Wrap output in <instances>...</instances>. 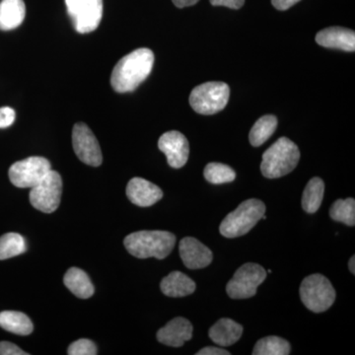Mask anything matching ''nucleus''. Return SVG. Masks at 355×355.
Masks as SVG:
<instances>
[{
    "label": "nucleus",
    "mask_w": 355,
    "mask_h": 355,
    "mask_svg": "<svg viewBox=\"0 0 355 355\" xmlns=\"http://www.w3.org/2000/svg\"><path fill=\"white\" fill-rule=\"evenodd\" d=\"M153 64V51L141 48L132 51L114 67L111 76L112 87L118 93L132 92L149 76Z\"/></svg>",
    "instance_id": "nucleus-1"
},
{
    "label": "nucleus",
    "mask_w": 355,
    "mask_h": 355,
    "mask_svg": "<svg viewBox=\"0 0 355 355\" xmlns=\"http://www.w3.org/2000/svg\"><path fill=\"white\" fill-rule=\"evenodd\" d=\"M123 244L133 257L163 260L174 249L176 236L168 231H139L127 236Z\"/></svg>",
    "instance_id": "nucleus-2"
},
{
    "label": "nucleus",
    "mask_w": 355,
    "mask_h": 355,
    "mask_svg": "<svg viewBox=\"0 0 355 355\" xmlns=\"http://www.w3.org/2000/svg\"><path fill=\"white\" fill-rule=\"evenodd\" d=\"M300 159L298 146L287 137H280L263 154L261 174L268 179H277L295 169Z\"/></svg>",
    "instance_id": "nucleus-3"
},
{
    "label": "nucleus",
    "mask_w": 355,
    "mask_h": 355,
    "mask_svg": "<svg viewBox=\"0 0 355 355\" xmlns=\"http://www.w3.org/2000/svg\"><path fill=\"white\" fill-rule=\"evenodd\" d=\"M265 212L266 205L261 200L256 198L245 200L223 219L219 231L222 236L230 239L241 237L257 225Z\"/></svg>",
    "instance_id": "nucleus-4"
},
{
    "label": "nucleus",
    "mask_w": 355,
    "mask_h": 355,
    "mask_svg": "<svg viewBox=\"0 0 355 355\" xmlns=\"http://www.w3.org/2000/svg\"><path fill=\"white\" fill-rule=\"evenodd\" d=\"M300 298L307 309L322 313L330 309L335 302L336 291L330 280L320 273H315L303 279Z\"/></svg>",
    "instance_id": "nucleus-5"
},
{
    "label": "nucleus",
    "mask_w": 355,
    "mask_h": 355,
    "mask_svg": "<svg viewBox=\"0 0 355 355\" xmlns=\"http://www.w3.org/2000/svg\"><path fill=\"white\" fill-rule=\"evenodd\" d=\"M230 88L224 83H203L193 88L190 96L191 108L200 114H214L225 108Z\"/></svg>",
    "instance_id": "nucleus-6"
},
{
    "label": "nucleus",
    "mask_w": 355,
    "mask_h": 355,
    "mask_svg": "<svg viewBox=\"0 0 355 355\" xmlns=\"http://www.w3.org/2000/svg\"><path fill=\"white\" fill-rule=\"evenodd\" d=\"M266 272L258 263H247L238 268L226 286V292L232 299H247L256 295L258 287L265 282Z\"/></svg>",
    "instance_id": "nucleus-7"
},
{
    "label": "nucleus",
    "mask_w": 355,
    "mask_h": 355,
    "mask_svg": "<svg viewBox=\"0 0 355 355\" xmlns=\"http://www.w3.org/2000/svg\"><path fill=\"white\" fill-rule=\"evenodd\" d=\"M31 189L30 202L35 209L44 214H51L58 209L62 198V180L57 171L51 170Z\"/></svg>",
    "instance_id": "nucleus-8"
},
{
    "label": "nucleus",
    "mask_w": 355,
    "mask_h": 355,
    "mask_svg": "<svg viewBox=\"0 0 355 355\" xmlns=\"http://www.w3.org/2000/svg\"><path fill=\"white\" fill-rule=\"evenodd\" d=\"M67 13L80 34L95 31L103 16V0H65Z\"/></svg>",
    "instance_id": "nucleus-9"
},
{
    "label": "nucleus",
    "mask_w": 355,
    "mask_h": 355,
    "mask_svg": "<svg viewBox=\"0 0 355 355\" xmlns=\"http://www.w3.org/2000/svg\"><path fill=\"white\" fill-rule=\"evenodd\" d=\"M48 159L34 156L14 163L9 169V179L17 188H33L51 171Z\"/></svg>",
    "instance_id": "nucleus-10"
},
{
    "label": "nucleus",
    "mask_w": 355,
    "mask_h": 355,
    "mask_svg": "<svg viewBox=\"0 0 355 355\" xmlns=\"http://www.w3.org/2000/svg\"><path fill=\"white\" fill-rule=\"evenodd\" d=\"M72 146L74 153L81 162L92 167L102 164L103 156L99 142L84 123H77L72 130Z\"/></svg>",
    "instance_id": "nucleus-11"
},
{
    "label": "nucleus",
    "mask_w": 355,
    "mask_h": 355,
    "mask_svg": "<svg viewBox=\"0 0 355 355\" xmlns=\"http://www.w3.org/2000/svg\"><path fill=\"white\" fill-rule=\"evenodd\" d=\"M158 147L167 157L170 167L180 169L188 162L190 146L183 133L177 130L165 132L159 139Z\"/></svg>",
    "instance_id": "nucleus-12"
},
{
    "label": "nucleus",
    "mask_w": 355,
    "mask_h": 355,
    "mask_svg": "<svg viewBox=\"0 0 355 355\" xmlns=\"http://www.w3.org/2000/svg\"><path fill=\"white\" fill-rule=\"evenodd\" d=\"M180 256L190 270H200L211 263L214 254L209 248L193 237H186L179 244Z\"/></svg>",
    "instance_id": "nucleus-13"
},
{
    "label": "nucleus",
    "mask_w": 355,
    "mask_h": 355,
    "mask_svg": "<svg viewBox=\"0 0 355 355\" xmlns=\"http://www.w3.org/2000/svg\"><path fill=\"white\" fill-rule=\"evenodd\" d=\"M128 200L140 207H149L163 198V191L158 186L142 179L133 178L127 186Z\"/></svg>",
    "instance_id": "nucleus-14"
},
{
    "label": "nucleus",
    "mask_w": 355,
    "mask_h": 355,
    "mask_svg": "<svg viewBox=\"0 0 355 355\" xmlns=\"http://www.w3.org/2000/svg\"><path fill=\"white\" fill-rule=\"evenodd\" d=\"M193 324L189 320L177 317L157 331V340L168 347H183L193 338Z\"/></svg>",
    "instance_id": "nucleus-15"
},
{
    "label": "nucleus",
    "mask_w": 355,
    "mask_h": 355,
    "mask_svg": "<svg viewBox=\"0 0 355 355\" xmlns=\"http://www.w3.org/2000/svg\"><path fill=\"white\" fill-rule=\"evenodd\" d=\"M316 42L324 48L355 51L354 31L343 27H330L322 30L317 34Z\"/></svg>",
    "instance_id": "nucleus-16"
},
{
    "label": "nucleus",
    "mask_w": 355,
    "mask_h": 355,
    "mask_svg": "<svg viewBox=\"0 0 355 355\" xmlns=\"http://www.w3.org/2000/svg\"><path fill=\"white\" fill-rule=\"evenodd\" d=\"M243 327L228 318H222L209 329L210 340L222 347H230L241 338Z\"/></svg>",
    "instance_id": "nucleus-17"
},
{
    "label": "nucleus",
    "mask_w": 355,
    "mask_h": 355,
    "mask_svg": "<svg viewBox=\"0 0 355 355\" xmlns=\"http://www.w3.org/2000/svg\"><path fill=\"white\" fill-rule=\"evenodd\" d=\"M196 284L188 275L181 272H173L161 282L163 294L169 297H184L196 291Z\"/></svg>",
    "instance_id": "nucleus-18"
},
{
    "label": "nucleus",
    "mask_w": 355,
    "mask_h": 355,
    "mask_svg": "<svg viewBox=\"0 0 355 355\" xmlns=\"http://www.w3.org/2000/svg\"><path fill=\"white\" fill-rule=\"evenodd\" d=\"M26 16L23 0H2L0 2V30L10 31L22 24Z\"/></svg>",
    "instance_id": "nucleus-19"
},
{
    "label": "nucleus",
    "mask_w": 355,
    "mask_h": 355,
    "mask_svg": "<svg viewBox=\"0 0 355 355\" xmlns=\"http://www.w3.org/2000/svg\"><path fill=\"white\" fill-rule=\"evenodd\" d=\"M65 286L78 298L87 299L94 294L95 288L87 273L78 268H71L65 273Z\"/></svg>",
    "instance_id": "nucleus-20"
},
{
    "label": "nucleus",
    "mask_w": 355,
    "mask_h": 355,
    "mask_svg": "<svg viewBox=\"0 0 355 355\" xmlns=\"http://www.w3.org/2000/svg\"><path fill=\"white\" fill-rule=\"evenodd\" d=\"M0 327L9 333L19 336L30 335L34 330L30 318L17 311H3L0 313Z\"/></svg>",
    "instance_id": "nucleus-21"
},
{
    "label": "nucleus",
    "mask_w": 355,
    "mask_h": 355,
    "mask_svg": "<svg viewBox=\"0 0 355 355\" xmlns=\"http://www.w3.org/2000/svg\"><path fill=\"white\" fill-rule=\"evenodd\" d=\"M324 193L323 180L315 177L306 186L302 196V207L307 214H315L321 207Z\"/></svg>",
    "instance_id": "nucleus-22"
},
{
    "label": "nucleus",
    "mask_w": 355,
    "mask_h": 355,
    "mask_svg": "<svg viewBox=\"0 0 355 355\" xmlns=\"http://www.w3.org/2000/svg\"><path fill=\"white\" fill-rule=\"evenodd\" d=\"M277 118L272 114L261 116L254 123L249 135L250 144L254 147L261 146L275 133L277 128Z\"/></svg>",
    "instance_id": "nucleus-23"
},
{
    "label": "nucleus",
    "mask_w": 355,
    "mask_h": 355,
    "mask_svg": "<svg viewBox=\"0 0 355 355\" xmlns=\"http://www.w3.org/2000/svg\"><path fill=\"white\" fill-rule=\"evenodd\" d=\"M291 343L279 336H270L261 338L254 345V355H288Z\"/></svg>",
    "instance_id": "nucleus-24"
},
{
    "label": "nucleus",
    "mask_w": 355,
    "mask_h": 355,
    "mask_svg": "<svg viewBox=\"0 0 355 355\" xmlns=\"http://www.w3.org/2000/svg\"><path fill=\"white\" fill-rule=\"evenodd\" d=\"M26 250V240L18 233H6L0 237V260L19 256L24 254Z\"/></svg>",
    "instance_id": "nucleus-25"
},
{
    "label": "nucleus",
    "mask_w": 355,
    "mask_h": 355,
    "mask_svg": "<svg viewBox=\"0 0 355 355\" xmlns=\"http://www.w3.org/2000/svg\"><path fill=\"white\" fill-rule=\"evenodd\" d=\"M331 219L342 222L347 226H354L355 224V200L354 198L338 200L333 203L330 209Z\"/></svg>",
    "instance_id": "nucleus-26"
},
{
    "label": "nucleus",
    "mask_w": 355,
    "mask_h": 355,
    "mask_svg": "<svg viewBox=\"0 0 355 355\" xmlns=\"http://www.w3.org/2000/svg\"><path fill=\"white\" fill-rule=\"evenodd\" d=\"M203 175L207 182L214 184L231 183L236 178L234 170L221 163H209L205 168Z\"/></svg>",
    "instance_id": "nucleus-27"
},
{
    "label": "nucleus",
    "mask_w": 355,
    "mask_h": 355,
    "mask_svg": "<svg viewBox=\"0 0 355 355\" xmlns=\"http://www.w3.org/2000/svg\"><path fill=\"white\" fill-rule=\"evenodd\" d=\"M67 354L69 355H96L98 352L97 347L92 340L81 338L69 345Z\"/></svg>",
    "instance_id": "nucleus-28"
},
{
    "label": "nucleus",
    "mask_w": 355,
    "mask_h": 355,
    "mask_svg": "<svg viewBox=\"0 0 355 355\" xmlns=\"http://www.w3.org/2000/svg\"><path fill=\"white\" fill-rule=\"evenodd\" d=\"M15 111L10 107L0 108V128L10 127L15 121Z\"/></svg>",
    "instance_id": "nucleus-29"
},
{
    "label": "nucleus",
    "mask_w": 355,
    "mask_h": 355,
    "mask_svg": "<svg viewBox=\"0 0 355 355\" xmlns=\"http://www.w3.org/2000/svg\"><path fill=\"white\" fill-rule=\"evenodd\" d=\"M27 352H23L20 347L12 343H0V355H28Z\"/></svg>",
    "instance_id": "nucleus-30"
},
{
    "label": "nucleus",
    "mask_w": 355,
    "mask_h": 355,
    "mask_svg": "<svg viewBox=\"0 0 355 355\" xmlns=\"http://www.w3.org/2000/svg\"><path fill=\"white\" fill-rule=\"evenodd\" d=\"M211 6H225L231 9H240L244 6L245 0H209Z\"/></svg>",
    "instance_id": "nucleus-31"
},
{
    "label": "nucleus",
    "mask_w": 355,
    "mask_h": 355,
    "mask_svg": "<svg viewBox=\"0 0 355 355\" xmlns=\"http://www.w3.org/2000/svg\"><path fill=\"white\" fill-rule=\"evenodd\" d=\"M300 0H272V4L277 10L284 11L295 6Z\"/></svg>",
    "instance_id": "nucleus-32"
},
{
    "label": "nucleus",
    "mask_w": 355,
    "mask_h": 355,
    "mask_svg": "<svg viewBox=\"0 0 355 355\" xmlns=\"http://www.w3.org/2000/svg\"><path fill=\"white\" fill-rule=\"evenodd\" d=\"M227 350L220 349V347H207L200 349L196 355H230Z\"/></svg>",
    "instance_id": "nucleus-33"
},
{
    "label": "nucleus",
    "mask_w": 355,
    "mask_h": 355,
    "mask_svg": "<svg viewBox=\"0 0 355 355\" xmlns=\"http://www.w3.org/2000/svg\"><path fill=\"white\" fill-rule=\"evenodd\" d=\"M172 1L178 8H184V7L195 6L200 0H172Z\"/></svg>",
    "instance_id": "nucleus-34"
},
{
    "label": "nucleus",
    "mask_w": 355,
    "mask_h": 355,
    "mask_svg": "<svg viewBox=\"0 0 355 355\" xmlns=\"http://www.w3.org/2000/svg\"><path fill=\"white\" fill-rule=\"evenodd\" d=\"M355 258L354 256H352V258H350L349 263V268L350 272L352 273V275H355Z\"/></svg>",
    "instance_id": "nucleus-35"
},
{
    "label": "nucleus",
    "mask_w": 355,
    "mask_h": 355,
    "mask_svg": "<svg viewBox=\"0 0 355 355\" xmlns=\"http://www.w3.org/2000/svg\"><path fill=\"white\" fill-rule=\"evenodd\" d=\"M266 273H272V270H268V272H266Z\"/></svg>",
    "instance_id": "nucleus-36"
}]
</instances>
